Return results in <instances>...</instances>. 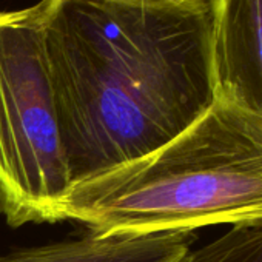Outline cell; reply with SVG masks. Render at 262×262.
Instances as JSON below:
<instances>
[{
    "mask_svg": "<svg viewBox=\"0 0 262 262\" xmlns=\"http://www.w3.org/2000/svg\"><path fill=\"white\" fill-rule=\"evenodd\" d=\"M214 22V0H48L73 184L156 151L211 106Z\"/></svg>",
    "mask_w": 262,
    "mask_h": 262,
    "instance_id": "cell-1",
    "label": "cell"
},
{
    "mask_svg": "<svg viewBox=\"0 0 262 262\" xmlns=\"http://www.w3.org/2000/svg\"><path fill=\"white\" fill-rule=\"evenodd\" d=\"M96 236L262 221V117L216 96L156 151L76 182L60 207Z\"/></svg>",
    "mask_w": 262,
    "mask_h": 262,
    "instance_id": "cell-2",
    "label": "cell"
},
{
    "mask_svg": "<svg viewBox=\"0 0 262 262\" xmlns=\"http://www.w3.org/2000/svg\"><path fill=\"white\" fill-rule=\"evenodd\" d=\"M48 0L0 13V213L17 228L62 221L73 185L45 48Z\"/></svg>",
    "mask_w": 262,
    "mask_h": 262,
    "instance_id": "cell-3",
    "label": "cell"
},
{
    "mask_svg": "<svg viewBox=\"0 0 262 262\" xmlns=\"http://www.w3.org/2000/svg\"><path fill=\"white\" fill-rule=\"evenodd\" d=\"M216 96L262 117V0H214Z\"/></svg>",
    "mask_w": 262,
    "mask_h": 262,
    "instance_id": "cell-4",
    "label": "cell"
},
{
    "mask_svg": "<svg viewBox=\"0 0 262 262\" xmlns=\"http://www.w3.org/2000/svg\"><path fill=\"white\" fill-rule=\"evenodd\" d=\"M194 231L96 236L37 245L0 254V262H181Z\"/></svg>",
    "mask_w": 262,
    "mask_h": 262,
    "instance_id": "cell-5",
    "label": "cell"
},
{
    "mask_svg": "<svg viewBox=\"0 0 262 262\" xmlns=\"http://www.w3.org/2000/svg\"><path fill=\"white\" fill-rule=\"evenodd\" d=\"M181 262H262V221L231 225L208 244L191 248Z\"/></svg>",
    "mask_w": 262,
    "mask_h": 262,
    "instance_id": "cell-6",
    "label": "cell"
}]
</instances>
